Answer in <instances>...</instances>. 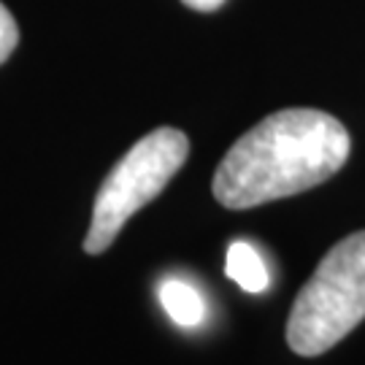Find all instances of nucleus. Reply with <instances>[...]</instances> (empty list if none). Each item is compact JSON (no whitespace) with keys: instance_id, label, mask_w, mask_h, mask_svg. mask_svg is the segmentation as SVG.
Wrapping results in <instances>:
<instances>
[{"instance_id":"20e7f679","label":"nucleus","mask_w":365,"mask_h":365,"mask_svg":"<svg viewBox=\"0 0 365 365\" xmlns=\"http://www.w3.org/2000/svg\"><path fill=\"white\" fill-rule=\"evenodd\" d=\"M225 274L230 276L241 289H247V292H262V289H268V282H271L260 252L252 244H247V241H233L227 247Z\"/></svg>"},{"instance_id":"0eeeda50","label":"nucleus","mask_w":365,"mask_h":365,"mask_svg":"<svg viewBox=\"0 0 365 365\" xmlns=\"http://www.w3.org/2000/svg\"><path fill=\"white\" fill-rule=\"evenodd\" d=\"M182 3L192 11H217L225 0H182Z\"/></svg>"},{"instance_id":"f257e3e1","label":"nucleus","mask_w":365,"mask_h":365,"mask_svg":"<svg viewBox=\"0 0 365 365\" xmlns=\"http://www.w3.org/2000/svg\"><path fill=\"white\" fill-rule=\"evenodd\" d=\"M349 149L352 138L336 117L317 108H284L227 149L211 190L225 209H255L327 182L344 168Z\"/></svg>"},{"instance_id":"423d86ee","label":"nucleus","mask_w":365,"mask_h":365,"mask_svg":"<svg viewBox=\"0 0 365 365\" xmlns=\"http://www.w3.org/2000/svg\"><path fill=\"white\" fill-rule=\"evenodd\" d=\"M19 43V27L14 22L11 11L0 3V63H6Z\"/></svg>"},{"instance_id":"f03ea898","label":"nucleus","mask_w":365,"mask_h":365,"mask_svg":"<svg viewBox=\"0 0 365 365\" xmlns=\"http://www.w3.org/2000/svg\"><path fill=\"white\" fill-rule=\"evenodd\" d=\"M365 319V230L341 238L303 284L287 319V344L300 357L333 349Z\"/></svg>"},{"instance_id":"39448f33","label":"nucleus","mask_w":365,"mask_h":365,"mask_svg":"<svg viewBox=\"0 0 365 365\" xmlns=\"http://www.w3.org/2000/svg\"><path fill=\"white\" fill-rule=\"evenodd\" d=\"M160 303L179 327H197L206 317L203 295L182 279H165L160 284Z\"/></svg>"},{"instance_id":"7ed1b4c3","label":"nucleus","mask_w":365,"mask_h":365,"mask_svg":"<svg viewBox=\"0 0 365 365\" xmlns=\"http://www.w3.org/2000/svg\"><path fill=\"white\" fill-rule=\"evenodd\" d=\"M187 155L190 141L176 128H157L133 146L108 170L98 190L90 230L84 238V252L101 255L111 247L125 222L168 187V182L184 165Z\"/></svg>"}]
</instances>
